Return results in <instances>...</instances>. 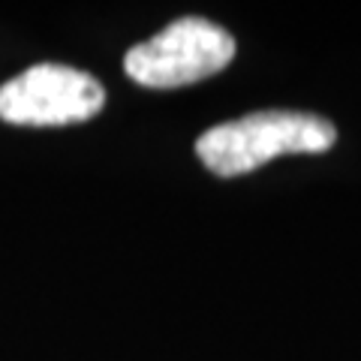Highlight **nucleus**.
Here are the masks:
<instances>
[{"mask_svg":"<svg viewBox=\"0 0 361 361\" xmlns=\"http://www.w3.org/2000/svg\"><path fill=\"white\" fill-rule=\"evenodd\" d=\"M337 142L331 121L307 111L265 109L238 121H226L196 139L199 160L220 178L256 172L283 154H322Z\"/></svg>","mask_w":361,"mask_h":361,"instance_id":"1","label":"nucleus"},{"mask_svg":"<svg viewBox=\"0 0 361 361\" xmlns=\"http://www.w3.org/2000/svg\"><path fill=\"white\" fill-rule=\"evenodd\" d=\"M232 58L235 39L229 30L208 18L187 16L166 25L151 39L133 45L123 58V73L142 87L172 90L217 75Z\"/></svg>","mask_w":361,"mask_h":361,"instance_id":"2","label":"nucleus"},{"mask_svg":"<svg viewBox=\"0 0 361 361\" xmlns=\"http://www.w3.org/2000/svg\"><path fill=\"white\" fill-rule=\"evenodd\" d=\"M106 90L90 73L37 63L0 85V121L16 127H66L99 115Z\"/></svg>","mask_w":361,"mask_h":361,"instance_id":"3","label":"nucleus"}]
</instances>
